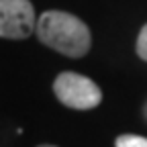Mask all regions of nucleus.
<instances>
[{"instance_id":"obj_4","label":"nucleus","mask_w":147,"mask_h":147,"mask_svg":"<svg viewBox=\"0 0 147 147\" xmlns=\"http://www.w3.org/2000/svg\"><path fill=\"white\" fill-rule=\"evenodd\" d=\"M115 147H147V137L141 135H119Z\"/></svg>"},{"instance_id":"obj_5","label":"nucleus","mask_w":147,"mask_h":147,"mask_svg":"<svg viewBox=\"0 0 147 147\" xmlns=\"http://www.w3.org/2000/svg\"><path fill=\"white\" fill-rule=\"evenodd\" d=\"M137 55L147 61V25H143V29L139 31V37H137Z\"/></svg>"},{"instance_id":"obj_6","label":"nucleus","mask_w":147,"mask_h":147,"mask_svg":"<svg viewBox=\"0 0 147 147\" xmlns=\"http://www.w3.org/2000/svg\"><path fill=\"white\" fill-rule=\"evenodd\" d=\"M39 147H57V145H39Z\"/></svg>"},{"instance_id":"obj_2","label":"nucleus","mask_w":147,"mask_h":147,"mask_svg":"<svg viewBox=\"0 0 147 147\" xmlns=\"http://www.w3.org/2000/svg\"><path fill=\"white\" fill-rule=\"evenodd\" d=\"M53 92L61 104L76 110H90L102 102V90L96 82L76 71H63L53 82Z\"/></svg>"},{"instance_id":"obj_7","label":"nucleus","mask_w":147,"mask_h":147,"mask_svg":"<svg viewBox=\"0 0 147 147\" xmlns=\"http://www.w3.org/2000/svg\"><path fill=\"white\" fill-rule=\"evenodd\" d=\"M145 113H147V106H145Z\"/></svg>"},{"instance_id":"obj_3","label":"nucleus","mask_w":147,"mask_h":147,"mask_svg":"<svg viewBox=\"0 0 147 147\" xmlns=\"http://www.w3.org/2000/svg\"><path fill=\"white\" fill-rule=\"evenodd\" d=\"M35 27L37 16L31 0H0V37L27 39Z\"/></svg>"},{"instance_id":"obj_1","label":"nucleus","mask_w":147,"mask_h":147,"mask_svg":"<svg viewBox=\"0 0 147 147\" xmlns=\"http://www.w3.org/2000/svg\"><path fill=\"white\" fill-rule=\"evenodd\" d=\"M35 33L43 45L67 57H84L92 45L88 25L63 10H45L37 18Z\"/></svg>"}]
</instances>
